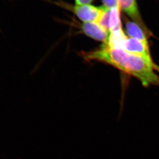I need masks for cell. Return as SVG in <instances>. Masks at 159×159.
<instances>
[{
	"instance_id": "obj_1",
	"label": "cell",
	"mask_w": 159,
	"mask_h": 159,
	"mask_svg": "<svg viewBox=\"0 0 159 159\" xmlns=\"http://www.w3.org/2000/svg\"><path fill=\"white\" fill-rule=\"evenodd\" d=\"M87 61H97L107 64L140 81L143 86H159V66L154 61L129 53L123 49L110 48L103 44L96 50L83 54Z\"/></svg>"
},
{
	"instance_id": "obj_2",
	"label": "cell",
	"mask_w": 159,
	"mask_h": 159,
	"mask_svg": "<svg viewBox=\"0 0 159 159\" xmlns=\"http://www.w3.org/2000/svg\"><path fill=\"white\" fill-rule=\"evenodd\" d=\"M104 7H97L90 5H76L72 11L77 17L82 21L86 22H96L104 10Z\"/></svg>"
},
{
	"instance_id": "obj_3",
	"label": "cell",
	"mask_w": 159,
	"mask_h": 159,
	"mask_svg": "<svg viewBox=\"0 0 159 159\" xmlns=\"http://www.w3.org/2000/svg\"><path fill=\"white\" fill-rule=\"evenodd\" d=\"M123 50L129 53L142 57L149 61H153L148 43H143L132 38H128L124 44Z\"/></svg>"
},
{
	"instance_id": "obj_4",
	"label": "cell",
	"mask_w": 159,
	"mask_h": 159,
	"mask_svg": "<svg viewBox=\"0 0 159 159\" xmlns=\"http://www.w3.org/2000/svg\"><path fill=\"white\" fill-rule=\"evenodd\" d=\"M82 30L86 35L106 43L109 38V33L96 22H86L83 24Z\"/></svg>"
},
{
	"instance_id": "obj_5",
	"label": "cell",
	"mask_w": 159,
	"mask_h": 159,
	"mask_svg": "<svg viewBox=\"0 0 159 159\" xmlns=\"http://www.w3.org/2000/svg\"><path fill=\"white\" fill-rule=\"evenodd\" d=\"M125 22L126 31L130 36V38L136 39L143 43H148V35L147 34L148 31L147 30L142 28L138 23H135L129 20L126 18H124Z\"/></svg>"
},
{
	"instance_id": "obj_6",
	"label": "cell",
	"mask_w": 159,
	"mask_h": 159,
	"mask_svg": "<svg viewBox=\"0 0 159 159\" xmlns=\"http://www.w3.org/2000/svg\"><path fill=\"white\" fill-rule=\"evenodd\" d=\"M119 4L120 7L133 20H134L136 23L146 29L145 27L143 26L138 10L136 0H119Z\"/></svg>"
},
{
	"instance_id": "obj_7",
	"label": "cell",
	"mask_w": 159,
	"mask_h": 159,
	"mask_svg": "<svg viewBox=\"0 0 159 159\" xmlns=\"http://www.w3.org/2000/svg\"><path fill=\"white\" fill-rule=\"evenodd\" d=\"M128 37L122 29L114 31L109 33V38L106 43H103L109 47L115 49H123L124 44Z\"/></svg>"
},
{
	"instance_id": "obj_8",
	"label": "cell",
	"mask_w": 159,
	"mask_h": 159,
	"mask_svg": "<svg viewBox=\"0 0 159 159\" xmlns=\"http://www.w3.org/2000/svg\"><path fill=\"white\" fill-rule=\"evenodd\" d=\"M120 6L111 9L110 17L109 22L110 33L122 29L120 17Z\"/></svg>"
},
{
	"instance_id": "obj_9",
	"label": "cell",
	"mask_w": 159,
	"mask_h": 159,
	"mask_svg": "<svg viewBox=\"0 0 159 159\" xmlns=\"http://www.w3.org/2000/svg\"><path fill=\"white\" fill-rule=\"evenodd\" d=\"M111 9H109L104 7L102 13L98 21L96 22L104 30H106L108 32H109V22L110 17Z\"/></svg>"
},
{
	"instance_id": "obj_10",
	"label": "cell",
	"mask_w": 159,
	"mask_h": 159,
	"mask_svg": "<svg viewBox=\"0 0 159 159\" xmlns=\"http://www.w3.org/2000/svg\"><path fill=\"white\" fill-rule=\"evenodd\" d=\"M105 7L109 9L119 7V0H102Z\"/></svg>"
},
{
	"instance_id": "obj_11",
	"label": "cell",
	"mask_w": 159,
	"mask_h": 159,
	"mask_svg": "<svg viewBox=\"0 0 159 159\" xmlns=\"http://www.w3.org/2000/svg\"><path fill=\"white\" fill-rule=\"evenodd\" d=\"M77 5L89 4L92 2L93 0H75Z\"/></svg>"
}]
</instances>
